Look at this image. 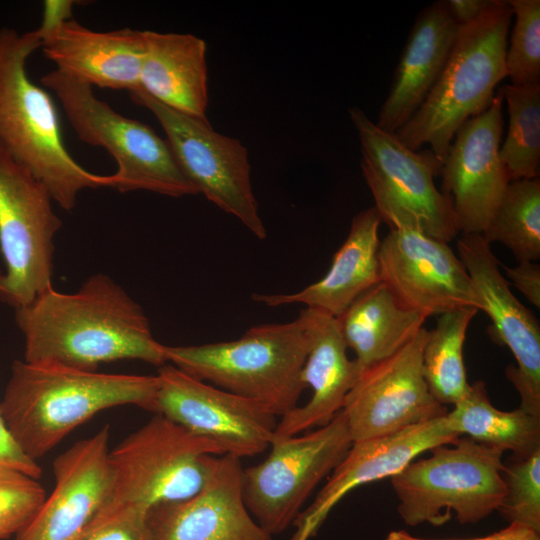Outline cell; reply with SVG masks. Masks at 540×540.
Segmentation results:
<instances>
[{"instance_id":"6da1fadb","label":"cell","mask_w":540,"mask_h":540,"mask_svg":"<svg viewBox=\"0 0 540 540\" xmlns=\"http://www.w3.org/2000/svg\"><path fill=\"white\" fill-rule=\"evenodd\" d=\"M24 360L86 371L118 360L166 364L142 307L112 278L98 273L74 293L48 287L16 309Z\"/></svg>"},{"instance_id":"7a4b0ae2","label":"cell","mask_w":540,"mask_h":540,"mask_svg":"<svg viewBox=\"0 0 540 540\" xmlns=\"http://www.w3.org/2000/svg\"><path fill=\"white\" fill-rule=\"evenodd\" d=\"M157 375L99 373L16 360L0 415L22 452L45 456L96 413L121 405L156 412Z\"/></svg>"},{"instance_id":"3957f363","label":"cell","mask_w":540,"mask_h":540,"mask_svg":"<svg viewBox=\"0 0 540 540\" xmlns=\"http://www.w3.org/2000/svg\"><path fill=\"white\" fill-rule=\"evenodd\" d=\"M41 45L39 28L24 33L0 28V149L70 211L82 190L111 187V175L86 170L68 152L52 97L27 73V60Z\"/></svg>"},{"instance_id":"277c9868","label":"cell","mask_w":540,"mask_h":540,"mask_svg":"<svg viewBox=\"0 0 540 540\" xmlns=\"http://www.w3.org/2000/svg\"><path fill=\"white\" fill-rule=\"evenodd\" d=\"M512 10L492 0L471 23L460 26L446 64L416 113L394 136L407 148L430 151L444 161L453 137L468 119L484 112L505 77Z\"/></svg>"},{"instance_id":"5b68a950","label":"cell","mask_w":540,"mask_h":540,"mask_svg":"<svg viewBox=\"0 0 540 540\" xmlns=\"http://www.w3.org/2000/svg\"><path fill=\"white\" fill-rule=\"evenodd\" d=\"M223 454L215 442L155 413L109 450L108 493L87 533L123 513H148L156 505L191 497Z\"/></svg>"},{"instance_id":"8992f818","label":"cell","mask_w":540,"mask_h":540,"mask_svg":"<svg viewBox=\"0 0 540 540\" xmlns=\"http://www.w3.org/2000/svg\"><path fill=\"white\" fill-rule=\"evenodd\" d=\"M308 340L298 318L250 327L231 341L190 346L164 345V356L187 374L255 400L282 417L307 389L301 371Z\"/></svg>"},{"instance_id":"52a82bcc","label":"cell","mask_w":540,"mask_h":540,"mask_svg":"<svg viewBox=\"0 0 540 540\" xmlns=\"http://www.w3.org/2000/svg\"><path fill=\"white\" fill-rule=\"evenodd\" d=\"M429 452L390 478L406 525L441 526L453 514L460 524H474L498 510L505 494L502 450L463 436Z\"/></svg>"},{"instance_id":"ba28073f","label":"cell","mask_w":540,"mask_h":540,"mask_svg":"<svg viewBox=\"0 0 540 540\" xmlns=\"http://www.w3.org/2000/svg\"><path fill=\"white\" fill-rule=\"evenodd\" d=\"M40 82L57 97L78 138L114 158L118 168L111 174L112 188L170 197L198 194L168 142L148 125L116 112L96 97L92 86L56 69Z\"/></svg>"},{"instance_id":"9c48e42d","label":"cell","mask_w":540,"mask_h":540,"mask_svg":"<svg viewBox=\"0 0 540 540\" xmlns=\"http://www.w3.org/2000/svg\"><path fill=\"white\" fill-rule=\"evenodd\" d=\"M361 144V169L382 221L449 243L458 235L451 200L435 185L441 162L429 150L413 151L380 129L358 107L349 109Z\"/></svg>"},{"instance_id":"30bf717a","label":"cell","mask_w":540,"mask_h":540,"mask_svg":"<svg viewBox=\"0 0 540 540\" xmlns=\"http://www.w3.org/2000/svg\"><path fill=\"white\" fill-rule=\"evenodd\" d=\"M352 442L342 411L314 431L273 439L268 456L241 473L244 504L259 526L273 536L293 524Z\"/></svg>"},{"instance_id":"8fae6325","label":"cell","mask_w":540,"mask_h":540,"mask_svg":"<svg viewBox=\"0 0 540 540\" xmlns=\"http://www.w3.org/2000/svg\"><path fill=\"white\" fill-rule=\"evenodd\" d=\"M52 202L45 185L0 149V250L6 264L0 298L15 309L52 286L54 237L62 225Z\"/></svg>"},{"instance_id":"7c38bea8","label":"cell","mask_w":540,"mask_h":540,"mask_svg":"<svg viewBox=\"0 0 540 540\" xmlns=\"http://www.w3.org/2000/svg\"><path fill=\"white\" fill-rule=\"evenodd\" d=\"M128 93L160 123L179 166L197 192L235 216L258 239H265L246 147L238 139L216 132L208 119L167 107L141 88Z\"/></svg>"},{"instance_id":"4fadbf2b","label":"cell","mask_w":540,"mask_h":540,"mask_svg":"<svg viewBox=\"0 0 540 540\" xmlns=\"http://www.w3.org/2000/svg\"><path fill=\"white\" fill-rule=\"evenodd\" d=\"M156 375L155 413L240 459L270 446L278 421L262 403L199 380L170 363L158 367Z\"/></svg>"},{"instance_id":"5bb4252c","label":"cell","mask_w":540,"mask_h":540,"mask_svg":"<svg viewBox=\"0 0 540 540\" xmlns=\"http://www.w3.org/2000/svg\"><path fill=\"white\" fill-rule=\"evenodd\" d=\"M427 333L421 328L392 356L361 372L341 410L353 442L386 436L447 414L423 376Z\"/></svg>"},{"instance_id":"9a60e30c","label":"cell","mask_w":540,"mask_h":540,"mask_svg":"<svg viewBox=\"0 0 540 540\" xmlns=\"http://www.w3.org/2000/svg\"><path fill=\"white\" fill-rule=\"evenodd\" d=\"M380 279L398 302L425 317L480 302L468 272L447 242L391 228L379 246Z\"/></svg>"},{"instance_id":"2e32d148","label":"cell","mask_w":540,"mask_h":540,"mask_svg":"<svg viewBox=\"0 0 540 540\" xmlns=\"http://www.w3.org/2000/svg\"><path fill=\"white\" fill-rule=\"evenodd\" d=\"M458 257L464 264L480 302V311L491 319L488 332L506 346L517 366L505 369L507 379L520 396V406L540 417V325L538 319L512 293L500 263L481 234H462Z\"/></svg>"},{"instance_id":"e0dca14e","label":"cell","mask_w":540,"mask_h":540,"mask_svg":"<svg viewBox=\"0 0 540 540\" xmlns=\"http://www.w3.org/2000/svg\"><path fill=\"white\" fill-rule=\"evenodd\" d=\"M502 106L497 90L490 106L457 130L441 165L440 191L451 200L462 234L483 233L509 183L499 156Z\"/></svg>"},{"instance_id":"ac0fdd59","label":"cell","mask_w":540,"mask_h":540,"mask_svg":"<svg viewBox=\"0 0 540 540\" xmlns=\"http://www.w3.org/2000/svg\"><path fill=\"white\" fill-rule=\"evenodd\" d=\"M70 1H46L41 49L55 69L73 78L109 89L139 88L145 52L143 31L88 29L71 18Z\"/></svg>"},{"instance_id":"d6986e66","label":"cell","mask_w":540,"mask_h":540,"mask_svg":"<svg viewBox=\"0 0 540 540\" xmlns=\"http://www.w3.org/2000/svg\"><path fill=\"white\" fill-rule=\"evenodd\" d=\"M458 438L442 416L386 436L352 442L312 503L293 522L295 531L291 540H310L316 536L332 509L350 491L391 478L424 452L453 444Z\"/></svg>"},{"instance_id":"ffe728a7","label":"cell","mask_w":540,"mask_h":540,"mask_svg":"<svg viewBox=\"0 0 540 540\" xmlns=\"http://www.w3.org/2000/svg\"><path fill=\"white\" fill-rule=\"evenodd\" d=\"M109 438L105 425L54 459V489L15 540H82L108 493Z\"/></svg>"},{"instance_id":"44dd1931","label":"cell","mask_w":540,"mask_h":540,"mask_svg":"<svg viewBox=\"0 0 540 540\" xmlns=\"http://www.w3.org/2000/svg\"><path fill=\"white\" fill-rule=\"evenodd\" d=\"M242 469L240 458L218 455L197 493L152 507L147 520L153 540H273L244 504Z\"/></svg>"},{"instance_id":"7402d4cb","label":"cell","mask_w":540,"mask_h":540,"mask_svg":"<svg viewBox=\"0 0 540 540\" xmlns=\"http://www.w3.org/2000/svg\"><path fill=\"white\" fill-rule=\"evenodd\" d=\"M306 333L308 352L301 380L312 390L310 400L280 417L274 438L282 439L328 424L344 405L362 370L349 359L336 317L304 308L297 317Z\"/></svg>"},{"instance_id":"603a6c76","label":"cell","mask_w":540,"mask_h":540,"mask_svg":"<svg viewBox=\"0 0 540 540\" xmlns=\"http://www.w3.org/2000/svg\"><path fill=\"white\" fill-rule=\"evenodd\" d=\"M460 26L445 1H436L416 17L375 123L394 134L420 108L438 80Z\"/></svg>"},{"instance_id":"cb8c5ba5","label":"cell","mask_w":540,"mask_h":540,"mask_svg":"<svg viewBox=\"0 0 540 540\" xmlns=\"http://www.w3.org/2000/svg\"><path fill=\"white\" fill-rule=\"evenodd\" d=\"M381 222L374 206L357 213L321 279L295 293H253L252 299L269 307L304 304L339 317L362 293L381 282L378 256Z\"/></svg>"},{"instance_id":"d4e9b609","label":"cell","mask_w":540,"mask_h":540,"mask_svg":"<svg viewBox=\"0 0 540 540\" xmlns=\"http://www.w3.org/2000/svg\"><path fill=\"white\" fill-rule=\"evenodd\" d=\"M145 52L140 85L176 111L207 119L208 76L203 39L182 33L143 31Z\"/></svg>"},{"instance_id":"484cf974","label":"cell","mask_w":540,"mask_h":540,"mask_svg":"<svg viewBox=\"0 0 540 540\" xmlns=\"http://www.w3.org/2000/svg\"><path fill=\"white\" fill-rule=\"evenodd\" d=\"M348 348L361 370L392 356L424 327L427 317L401 305L379 282L337 317Z\"/></svg>"},{"instance_id":"4316f807","label":"cell","mask_w":540,"mask_h":540,"mask_svg":"<svg viewBox=\"0 0 540 540\" xmlns=\"http://www.w3.org/2000/svg\"><path fill=\"white\" fill-rule=\"evenodd\" d=\"M459 437L524 458L540 450V417L522 410L502 411L491 403L482 380L470 384L467 394L445 415Z\"/></svg>"},{"instance_id":"83f0119b","label":"cell","mask_w":540,"mask_h":540,"mask_svg":"<svg viewBox=\"0 0 540 540\" xmlns=\"http://www.w3.org/2000/svg\"><path fill=\"white\" fill-rule=\"evenodd\" d=\"M479 310L462 307L437 316L422 351V371L432 396L454 405L468 392L463 347L468 326Z\"/></svg>"},{"instance_id":"f1b7e54d","label":"cell","mask_w":540,"mask_h":540,"mask_svg":"<svg viewBox=\"0 0 540 540\" xmlns=\"http://www.w3.org/2000/svg\"><path fill=\"white\" fill-rule=\"evenodd\" d=\"M506 246L518 262L540 258V180L510 181L481 234Z\"/></svg>"},{"instance_id":"f546056e","label":"cell","mask_w":540,"mask_h":540,"mask_svg":"<svg viewBox=\"0 0 540 540\" xmlns=\"http://www.w3.org/2000/svg\"><path fill=\"white\" fill-rule=\"evenodd\" d=\"M509 126L499 156L509 182L533 179L540 167V83L503 85Z\"/></svg>"},{"instance_id":"4dcf8cb0","label":"cell","mask_w":540,"mask_h":540,"mask_svg":"<svg viewBox=\"0 0 540 540\" xmlns=\"http://www.w3.org/2000/svg\"><path fill=\"white\" fill-rule=\"evenodd\" d=\"M505 494L498 512L509 524L540 534V450L504 463Z\"/></svg>"},{"instance_id":"1f68e13d","label":"cell","mask_w":540,"mask_h":540,"mask_svg":"<svg viewBox=\"0 0 540 540\" xmlns=\"http://www.w3.org/2000/svg\"><path fill=\"white\" fill-rule=\"evenodd\" d=\"M515 22L506 51L512 85L540 83V1L509 0Z\"/></svg>"},{"instance_id":"d6a6232c","label":"cell","mask_w":540,"mask_h":540,"mask_svg":"<svg viewBox=\"0 0 540 540\" xmlns=\"http://www.w3.org/2000/svg\"><path fill=\"white\" fill-rule=\"evenodd\" d=\"M46 493L31 476L19 473L0 484V539L17 535L35 516Z\"/></svg>"},{"instance_id":"836d02e7","label":"cell","mask_w":540,"mask_h":540,"mask_svg":"<svg viewBox=\"0 0 540 540\" xmlns=\"http://www.w3.org/2000/svg\"><path fill=\"white\" fill-rule=\"evenodd\" d=\"M82 540H153L147 513L129 511L88 532Z\"/></svg>"},{"instance_id":"e575fe53","label":"cell","mask_w":540,"mask_h":540,"mask_svg":"<svg viewBox=\"0 0 540 540\" xmlns=\"http://www.w3.org/2000/svg\"><path fill=\"white\" fill-rule=\"evenodd\" d=\"M511 284L537 309L540 308V266L536 262L520 261L514 267H503ZM510 284V285H511Z\"/></svg>"},{"instance_id":"d590c367","label":"cell","mask_w":540,"mask_h":540,"mask_svg":"<svg viewBox=\"0 0 540 540\" xmlns=\"http://www.w3.org/2000/svg\"><path fill=\"white\" fill-rule=\"evenodd\" d=\"M0 461L16 468L20 472L39 479L42 469L36 461L28 458L11 436L0 415Z\"/></svg>"},{"instance_id":"8d00e7d4","label":"cell","mask_w":540,"mask_h":540,"mask_svg":"<svg viewBox=\"0 0 540 540\" xmlns=\"http://www.w3.org/2000/svg\"><path fill=\"white\" fill-rule=\"evenodd\" d=\"M446 7L459 26L476 20L492 3V0H445Z\"/></svg>"},{"instance_id":"74e56055","label":"cell","mask_w":540,"mask_h":540,"mask_svg":"<svg viewBox=\"0 0 540 540\" xmlns=\"http://www.w3.org/2000/svg\"><path fill=\"white\" fill-rule=\"evenodd\" d=\"M528 532H533V531H530L518 525L509 524L508 527L501 529L490 535L483 536V537L466 538V539H447V540H516L524 536ZM386 540H431V539L419 538V537L409 534L408 532L404 530H394V531L389 532V534L386 537Z\"/></svg>"},{"instance_id":"f35d334b","label":"cell","mask_w":540,"mask_h":540,"mask_svg":"<svg viewBox=\"0 0 540 540\" xmlns=\"http://www.w3.org/2000/svg\"><path fill=\"white\" fill-rule=\"evenodd\" d=\"M22 473L16 468L0 461V484L11 479L17 474Z\"/></svg>"},{"instance_id":"ab89813d","label":"cell","mask_w":540,"mask_h":540,"mask_svg":"<svg viewBox=\"0 0 540 540\" xmlns=\"http://www.w3.org/2000/svg\"><path fill=\"white\" fill-rule=\"evenodd\" d=\"M516 540H540V534L534 533V532H528L524 536L516 539Z\"/></svg>"}]
</instances>
